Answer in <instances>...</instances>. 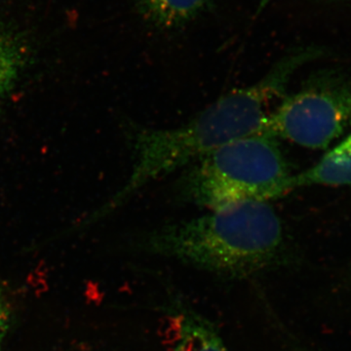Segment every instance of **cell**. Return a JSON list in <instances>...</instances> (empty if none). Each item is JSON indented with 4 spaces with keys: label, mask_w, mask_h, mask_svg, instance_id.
I'll return each mask as SVG.
<instances>
[{
    "label": "cell",
    "mask_w": 351,
    "mask_h": 351,
    "mask_svg": "<svg viewBox=\"0 0 351 351\" xmlns=\"http://www.w3.org/2000/svg\"><path fill=\"white\" fill-rule=\"evenodd\" d=\"M322 54L313 46L291 50L257 82L223 95L186 123L172 128L138 129L133 138L130 177L93 219L110 214L147 184L188 167L221 145L262 133L295 71Z\"/></svg>",
    "instance_id": "obj_1"
},
{
    "label": "cell",
    "mask_w": 351,
    "mask_h": 351,
    "mask_svg": "<svg viewBox=\"0 0 351 351\" xmlns=\"http://www.w3.org/2000/svg\"><path fill=\"white\" fill-rule=\"evenodd\" d=\"M140 247L225 279L252 278L289 258L282 219L269 202H243L149 230Z\"/></svg>",
    "instance_id": "obj_2"
},
{
    "label": "cell",
    "mask_w": 351,
    "mask_h": 351,
    "mask_svg": "<svg viewBox=\"0 0 351 351\" xmlns=\"http://www.w3.org/2000/svg\"><path fill=\"white\" fill-rule=\"evenodd\" d=\"M179 195L214 210L243 202H269L294 189V175L277 138L254 134L237 138L189 165Z\"/></svg>",
    "instance_id": "obj_3"
},
{
    "label": "cell",
    "mask_w": 351,
    "mask_h": 351,
    "mask_svg": "<svg viewBox=\"0 0 351 351\" xmlns=\"http://www.w3.org/2000/svg\"><path fill=\"white\" fill-rule=\"evenodd\" d=\"M350 97L336 73L320 71L294 94L284 96L261 134L306 149H326L350 119Z\"/></svg>",
    "instance_id": "obj_4"
},
{
    "label": "cell",
    "mask_w": 351,
    "mask_h": 351,
    "mask_svg": "<svg viewBox=\"0 0 351 351\" xmlns=\"http://www.w3.org/2000/svg\"><path fill=\"white\" fill-rule=\"evenodd\" d=\"M176 337L171 351H228L211 321L179 301L171 302Z\"/></svg>",
    "instance_id": "obj_5"
},
{
    "label": "cell",
    "mask_w": 351,
    "mask_h": 351,
    "mask_svg": "<svg viewBox=\"0 0 351 351\" xmlns=\"http://www.w3.org/2000/svg\"><path fill=\"white\" fill-rule=\"evenodd\" d=\"M215 0H135L145 23L160 31L181 29L208 12Z\"/></svg>",
    "instance_id": "obj_6"
},
{
    "label": "cell",
    "mask_w": 351,
    "mask_h": 351,
    "mask_svg": "<svg viewBox=\"0 0 351 351\" xmlns=\"http://www.w3.org/2000/svg\"><path fill=\"white\" fill-rule=\"evenodd\" d=\"M294 189L302 186H351V135L328 151L317 163L294 175Z\"/></svg>",
    "instance_id": "obj_7"
},
{
    "label": "cell",
    "mask_w": 351,
    "mask_h": 351,
    "mask_svg": "<svg viewBox=\"0 0 351 351\" xmlns=\"http://www.w3.org/2000/svg\"><path fill=\"white\" fill-rule=\"evenodd\" d=\"M29 61V47L24 39L8 25L0 23V101L19 82Z\"/></svg>",
    "instance_id": "obj_8"
},
{
    "label": "cell",
    "mask_w": 351,
    "mask_h": 351,
    "mask_svg": "<svg viewBox=\"0 0 351 351\" xmlns=\"http://www.w3.org/2000/svg\"><path fill=\"white\" fill-rule=\"evenodd\" d=\"M11 308L3 289L0 287V351L11 323Z\"/></svg>",
    "instance_id": "obj_9"
},
{
    "label": "cell",
    "mask_w": 351,
    "mask_h": 351,
    "mask_svg": "<svg viewBox=\"0 0 351 351\" xmlns=\"http://www.w3.org/2000/svg\"><path fill=\"white\" fill-rule=\"evenodd\" d=\"M286 336H287L289 343H290L291 348H292L293 351H311L306 350V348H304V346L300 345V343H298L295 339H292V337H291L288 332H286Z\"/></svg>",
    "instance_id": "obj_10"
},
{
    "label": "cell",
    "mask_w": 351,
    "mask_h": 351,
    "mask_svg": "<svg viewBox=\"0 0 351 351\" xmlns=\"http://www.w3.org/2000/svg\"><path fill=\"white\" fill-rule=\"evenodd\" d=\"M350 119H351V97H350Z\"/></svg>",
    "instance_id": "obj_11"
}]
</instances>
